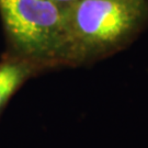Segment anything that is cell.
Returning a JSON list of instances; mask_svg holds the SVG:
<instances>
[{"instance_id":"3","label":"cell","mask_w":148,"mask_h":148,"mask_svg":"<svg viewBox=\"0 0 148 148\" xmlns=\"http://www.w3.org/2000/svg\"><path fill=\"white\" fill-rule=\"evenodd\" d=\"M43 71L34 64L9 55L0 62V116L22 86Z\"/></svg>"},{"instance_id":"2","label":"cell","mask_w":148,"mask_h":148,"mask_svg":"<svg viewBox=\"0 0 148 148\" xmlns=\"http://www.w3.org/2000/svg\"><path fill=\"white\" fill-rule=\"evenodd\" d=\"M67 8L52 0H0L7 55L42 68L66 67Z\"/></svg>"},{"instance_id":"4","label":"cell","mask_w":148,"mask_h":148,"mask_svg":"<svg viewBox=\"0 0 148 148\" xmlns=\"http://www.w3.org/2000/svg\"><path fill=\"white\" fill-rule=\"evenodd\" d=\"M54 2H56V3H58V5H63L65 8H68L70 5H73L76 0H52Z\"/></svg>"},{"instance_id":"1","label":"cell","mask_w":148,"mask_h":148,"mask_svg":"<svg viewBox=\"0 0 148 148\" xmlns=\"http://www.w3.org/2000/svg\"><path fill=\"white\" fill-rule=\"evenodd\" d=\"M148 21V0H76L66 11V67L106 58L137 36Z\"/></svg>"}]
</instances>
